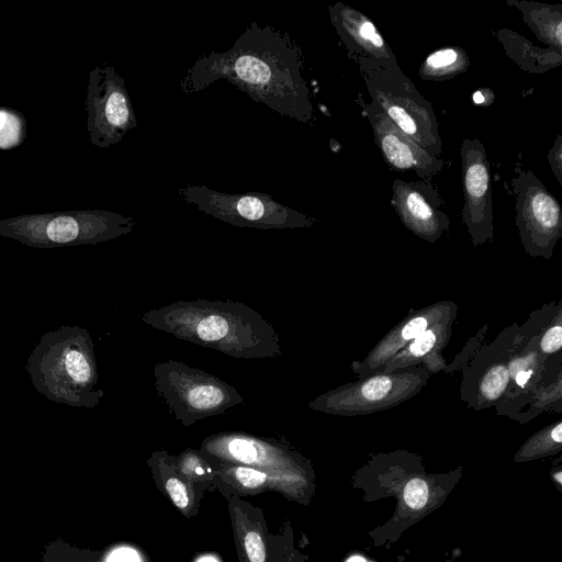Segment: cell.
Here are the masks:
<instances>
[{
  "mask_svg": "<svg viewBox=\"0 0 562 562\" xmlns=\"http://www.w3.org/2000/svg\"><path fill=\"white\" fill-rule=\"evenodd\" d=\"M344 562H375L374 560H371L370 558L366 557L362 552H353L350 553Z\"/></svg>",
  "mask_w": 562,
  "mask_h": 562,
  "instance_id": "836d02e7",
  "label": "cell"
},
{
  "mask_svg": "<svg viewBox=\"0 0 562 562\" xmlns=\"http://www.w3.org/2000/svg\"><path fill=\"white\" fill-rule=\"evenodd\" d=\"M303 65L302 48L288 32L252 22L229 49L200 56L180 90L192 95L225 79L278 114L311 123L314 111Z\"/></svg>",
  "mask_w": 562,
  "mask_h": 562,
  "instance_id": "6da1fadb",
  "label": "cell"
},
{
  "mask_svg": "<svg viewBox=\"0 0 562 562\" xmlns=\"http://www.w3.org/2000/svg\"><path fill=\"white\" fill-rule=\"evenodd\" d=\"M133 217L104 210H75L27 214L0 221V235L26 246L54 248L94 245L130 234Z\"/></svg>",
  "mask_w": 562,
  "mask_h": 562,
  "instance_id": "5b68a950",
  "label": "cell"
},
{
  "mask_svg": "<svg viewBox=\"0 0 562 562\" xmlns=\"http://www.w3.org/2000/svg\"><path fill=\"white\" fill-rule=\"evenodd\" d=\"M142 321L155 329L237 359L282 355L271 323L248 305L232 300L177 301L144 312Z\"/></svg>",
  "mask_w": 562,
  "mask_h": 562,
  "instance_id": "3957f363",
  "label": "cell"
},
{
  "mask_svg": "<svg viewBox=\"0 0 562 562\" xmlns=\"http://www.w3.org/2000/svg\"><path fill=\"white\" fill-rule=\"evenodd\" d=\"M153 374L158 396L184 427L244 404V397L234 386L181 361H159Z\"/></svg>",
  "mask_w": 562,
  "mask_h": 562,
  "instance_id": "8992f818",
  "label": "cell"
},
{
  "mask_svg": "<svg viewBox=\"0 0 562 562\" xmlns=\"http://www.w3.org/2000/svg\"><path fill=\"white\" fill-rule=\"evenodd\" d=\"M473 100L476 102V103H483V98H482V93L479 91L476 92L474 95H473Z\"/></svg>",
  "mask_w": 562,
  "mask_h": 562,
  "instance_id": "e575fe53",
  "label": "cell"
},
{
  "mask_svg": "<svg viewBox=\"0 0 562 562\" xmlns=\"http://www.w3.org/2000/svg\"><path fill=\"white\" fill-rule=\"evenodd\" d=\"M487 329V325H484L475 335V337H472L468 342L464 349L458 355V357L454 358L452 363L447 366L445 372L452 373L456 370H461L463 367L468 363V361L471 359V357L474 355V352L477 350V348L481 346L482 341L484 340V336Z\"/></svg>",
  "mask_w": 562,
  "mask_h": 562,
  "instance_id": "83f0119b",
  "label": "cell"
},
{
  "mask_svg": "<svg viewBox=\"0 0 562 562\" xmlns=\"http://www.w3.org/2000/svg\"><path fill=\"white\" fill-rule=\"evenodd\" d=\"M562 450V420L552 423L530 436L517 450L514 461L529 462L560 453Z\"/></svg>",
  "mask_w": 562,
  "mask_h": 562,
  "instance_id": "603a6c76",
  "label": "cell"
},
{
  "mask_svg": "<svg viewBox=\"0 0 562 562\" xmlns=\"http://www.w3.org/2000/svg\"><path fill=\"white\" fill-rule=\"evenodd\" d=\"M547 359L516 333L507 359L509 392L502 403L524 398L532 393L542 381Z\"/></svg>",
  "mask_w": 562,
  "mask_h": 562,
  "instance_id": "7402d4cb",
  "label": "cell"
},
{
  "mask_svg": "<svg viewBox=\"0 0 562 562\" xmlns=\"http://www.w3.org/2000/svg\"><path fill=\"white\" fill-rule=\"evenodd\" d=\"M467 56L456 48H442L429 55L420 68V75L430 78H443L464 70Z\"/></svg>",
  "mask_w": 562,
  "mask_h": 562,
  "instance_id": "cb8c5ba5",
  "label": "cell"
},
{
  "mask_svg": "<svg viewBox=\"0 0 562 562\" xmlns=\"http://www.w3.org/2000/svg\"><path fill=\"white\" fill-rule=\"evenodd\" d=\"M35 389L49 401L94 408L103 398L89 331L61 326L44 334L26 361Z\"/></svg>",
  "mask_w": 562,
  "mask_h": 562,
  "instance_id": "277c9868",
  "label": "cell"
},
{
  "mask_svg": "<svg viewBox=\"0 0 562 562\" xmlns=\"http://www.w3.org/2000/svg\"><path fill=\"white\" fill-rule=\"evenodd\" d=\"M179 193L199 211L238 227L308 228L315 223L314 218L273 200L268 193H226L204 184H187Z\"/></svg>",
  "mask_w": 562,
  "mask_h": 562,
  "instance_id": "9c48e42d",
  "label": "cell"
},
{
  "mask_svg": "<svg viewBox=\"0 0 562 562\" xmlns=\"http://www.w3.org/2000/svg\"><path fill=\"white\" fill-rule=\"evenodd\" d=\"M392 205L402 223L426 241L435 243L449 229V217L430 183L395 180Z\"/></svg>",
  "mask_w": 562,
  "mask_h": 562,
  "instance_id": "e0dca14e",
  "label": "cell"
},
{
  "mask_svg": "<svg viewBox=\"0 0 562 562\" xmlns=\"http://www.w3.org/2000/svg\"><path fill=\"white\" fill-rule=\"evenodd\" d=\"M514 323L496 338L481 345L463 367L460 398L469 408L482 411L496 407L509 392L508 353L517 333Z\"/></svg>",
  "mask_w": 562,
  "mask_h": 562,
  "instance_id": "8fae6325",
  "label": "cell"
},
{
  "mask_svg": "<svg viewBox=\"0 0 562 562\" xmlns=\"http://www.w3.org/2000/svg\"><path fill=\"white\" fill-rule=\"evenodd\" d=\"M517 335L546 358L561 356L562 300L533 311L522 325H518Z\"/></svg>",
  "mask_w": 562,
  "mask_h": 562,
  "instance_id": "44dd1931",
  "label": "cell"
},
{
  "mask_svg": "<svg viewBox=\"0 0 562 562\" xmlns=\"http://www.w3.org/2000/svg\"><path fill=\"white\" fill-rule=\"evenodd\" d=\"M179 468L189 475L203 476L210 471L207 463L194 451H186L179 459Z\"/></svg>",
  "mask_w": 562,
  "mask_h": 562,
  "instance_id": "f1b7e54d",
  "label": "cell"
},
{
  "mask_svg": "<svg viewBox=\"0 0 562 562\" xmlns=\"http://www.w3.org/2000/svg\"><path fill=\"white\" fill-rule=\"evenodd\" d=\"M25 136V120L21 113L0 108V148L10 149L20 145Z\"/></svg>",
  "mask_w": 562,
  "mask_h": 562,
  "instance_id": "d4e9b609",
  "label": "cell"
},
{
  "mask_svg": "<svg viewBox=\"0 0 562 562\" xmlns=\"http://www.w3.org/2000/svg\"><path fill=\"white\" fill-rule=\"evenodd\" d=\"M89 140L108 148L137 127L136 114L124 78L112 66H97L89 72L86 98Z\"/></svg>",
  "mask_w": 562,
  "mask_h": 562,
  "instance_id": "30bf717a",
  "label": "cell"
},
{
  "mask_svg": "<svg viewBox=\"0 0 562 562\" xmlns=\"http://www.w3.org/2000/svg\"><path fill=\"white\" fill-rule=\"evenodd\" d=\"M514 182L517 192L516 223L525 251L532 257L550 259L562 236L560 205L530 172H521Z\"/></svg>",
  "mask_w": 562,
  "mask_h": 562,
  "instance_id": "7c38bea8",
  "label": "cell"
},
{
  "mask_svg": "<svg viewBox=\"0 0 562 562\" xmlns=\"http://www.w3.org/2000/svg\"><path fill=\"white\" fill-rule=\"evenodd\" d=\"M90 557V552L57 538L45 546L41 562H95Z\"/></svg>",
  "mask_w": 562,
  "mask_h": 562,
  "instance_id": "484cf974",
  "label": "cell"
},
{
  "mask_svg": "<svg viewBox=\"0 0 562 562\" xmlns=\"http://www.w3.org/2000/svg\"><path fill=\"white\" fill-rule=\"evenodd\" d=\"M244 548L250 562H266V549L260 533L249 530L244 537Z\"/></svg>",
  "mask_w": 562,
  "mask_h": 562,
  "instance_id": "f546056e",
  "label": "cell"
},
{
  "mask_svg": "<svg viewBox=\"0 0 562 562\" xmlns=\"http://www.w3.org/2000/svg\"><path fill=\"white\" fill-rule=\"evenodd\" d=\"M431 373L424 366L375 372L326 391L308 403L312 411L355 417L391 409L418 394Z\"/></svg>",
  "mask_w": 562,
  "mask_h": 562,
  "instance_id": "ba28073f",
  "label": "cell"
},
{
  "mask_svg": "<svg viewBox=\"0 0 562 562\" xmlns=\"http://www.w3.org/2000/svg\"><path fill=\"white\" fill-rule=\"evenodd\" d=\"M464 206L462 217L479 246L493 237L491 176L484 146L477 139H464L462 149Z\"/></svg>",
  "mask_w": 562,
  "mask_h": 562,
  "instance_id": "5bb4252c",
  "label": "cell"
},
{
  "mask_svg": "<svg viewBox=\"0 0 562 562\" xmlns=\"http://www.w3.org/2000/svg\"><path fill=\"white\" fill-rule=\"evenodd\" d=\"M227 476L233 477L239 485L247 488H256L262 486L271 480L274 479L276 475L270 472H266L256 468L245 467V465H234L231 464L224 472Z\"/></svg>",
  "mask_w": 562,
  "mask_h": 562,
  "instance_id": "4316f807",
  "label": "cell"
},
{
  "mask_svg": "<svg viewBox=\"0 0 562 562\" xmlns=\"http://www.w3.org/2000/svg\"><path fill=\"white\" fill-rule=\"evenodd\" d=\"M202 451L222 462L256 468L280 475L303 477L305 461L284 446L245 432L225 431L207 437Z\"/></svg>",
  "mask_w": 562,
  "mask_h": 562,
  "instance_id": "4fadbf2b",
  "label": "cell"
},
{
  "mask_svg": "<svg viewBox=\"0 0 562 562\" xmlns=\"http://www.w3.org/2000/svg\"><path fill=\"white\" fill-rule=\"evenodd\" d=\"M375 142L386 162L398 171H411L425 180L436 176L442 167L439 157L430 154L406 134L373 103L367 105Z\"/></svg>",
  "mask_w": 562,
  "mask_h": 562,
  "instance_id": "2e32d148",
  "label": "cell"
},
{
  "mask_svg": "<svg viewBox=\"0 0 562 562\" xmlns=\"http://www.w3.org/2000/svg\"><path fill=\"white\" fill-rule=\"evenodd\" d=\"M443 562H451L450 560H445Z\"/></svg>",
  "mask_w": 562,
  "mask_h": 562,
  "instance_id": "8d00e7d4",
  "label": "cell"
},
{
  "mask_svg": "<svg viewBox=\"0 0 562 562\" xmlns=\"http://www.w3.org/2000/svg\"><path fill=\"white\" fill-rule=\"evenodd\" d=\"M550 479L557 485L559 492H561L562 491V469L560 465H558L551 470Z\"/></svg>",
  "mask_w": 562,
  "mask_h": 562,
  "instance_id": "d6a6232c",
  "label": "cell"
},
{
  "mask_svg": "<svg viewBox=\"0 0 562 562\" xmlns=\"http://www.w3.org/2000/svg\"><path fill=\"white\" fill-rule=\"evenodd\" d=\"M165 486L173 504L180 509H186L189 505V496L183 482L178 477L170 476Z\"/></svg>",
  "mask_w": 562,
  "mask_h": 562,
  "instance_id": "4dcf8cb0",
  "label": "cell"
},
{
  "mask_svg": "<svg viewBox=\"0 0 562 562\" xmlns=\"http://www.w3.org/2000/svg\"><path fill=\"white\" fill-rule=\"evenodd\" d=\"M329 16L348 52L353 56L359 55V63L396 64L395 57L368 18L341 3L329 8Z\"/></svg>",
  "mask_w": 562,
  "mask_h": 562,
  "instance_id": "ac0fdd59",
  "label": "cell"
},
{
  "mask_svg": "<svg viewBox=\"0 0 562 562\" xmlns=\"http://www.w3.org/2000/svg\"><path fill=\"white\" fill-rule=\"evenodd\" d=\"M111 562H140V561L134 551H132L130 549H124V550H121L120 552L119 551L114 552L111 555Z\"/></svg>",
  "mask_w": 562,
  "mask_h": 562,
  "instance_id": "1f68e13d",
  "label": "cell"
},
{
  "mask_svg": "<svg viewBox=\"0 0 562 562\" xmlns=\"http://www.w3.org/2000/svg\"><path fill=\"white\" fill-rule=\"evenodd\" d=\"M456 318L448 317L426 329L389 359L379 371L392 372L416 366H424L431 374L445 371L448 363L442 357V350L450 340Z\"/></svg>",
  "mask_w": 562,
  "mask_h": 562,
  "instance_id": "d6986e66",
  "label": "cell"
},
{
  "mask_svg": "<svg viewBox=\"0 0 562 562\" xmlns=\"http://www.w3.org/2000/svg\"><path fill=\"white\" fill-rule=\"evenodd\" d=\"M463 476V467L447 473H427L423 458L397 449L371 453L351 476V486L362 492V501L394 497L393 515L369 531L374 547L390 549L415 524L438 509Z\"/></svg>",
  "mask_w": 562,
  "mask_h": 562,
  "instance_id": "7a4b0ae2",
  "label": "cell"
},
{
  "mask_svg": "<svg viewBox=\"0 0 562 562\" xmlns=\"http://www.w3.org/2000/svg\"><path fill=\"white\" fill-rule=\"evenodd\" d=\"M497 415H504L521 424L530 422L543 412H562V359L561 356L547 359L540 385L527 397L502 403Z\"/></svg>",
  "mask_w": 562,
  "mask_h": 562,
  "instance_id": "ffe728a7",
  "label": "cell"
},
{
  "mask_svg": "<svg viewBox=\"0 0 562 562\" xmlns=\"http://www.w3.org/2000/svg\"><path fill=\"white\" fill-rule=\"evenodd\" d=\"M457 315L458 304L448 300L431 303L418 310H409L407 315L392 327L362 360L352 361L351 370L358 379L378 372L389 359L426 329Z\"/></svg>",
  "mask_w": 562,
  "mask_h": 562,
  "instance_id": "9a60e30c",
  "label": "cell"
},
{
  "mask_svg": "<svg viewBox=\"0 0 562 562\" xmlns=\"http://www.w3.org/2000/svg\"><path fill=\"white\" fill-rule=\"evenodd\" d=\"M371 103L384 112L411 139L439 157L441 138L431 104L397 64L360 63Z\"/></svg>",
  "mask_w": 562,
  "mask_h": 562,
  "instance_id": "52a82bcc",
  "label": "cell"
},
{
  "mask_svg": "<svg viewBox=\"0 0 562 562\" xmlns=\"http://www.w3.org/2000/svg\"><path fill=\"white\" fill-rule=\"evenodd\" d=\"M198 562H217L213 557H203Z\"/></svg>",
  "mask_w": 562,
  "mask_h": 562,
  "instance_id": "d590c367",
  "label": "cell"
}]
</instances>
